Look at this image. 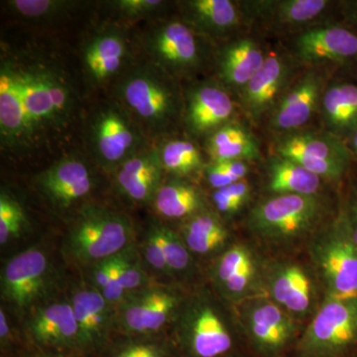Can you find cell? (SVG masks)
Wrapping results in <instances>:
<instances>
[{"instance_id":"cell-1","label":"cell","mask_w":357,"mask_h":357,"mask_svg":"<svg viewBox=\"0 0 357 357\" xmlns=\"http://www.w3.org/2000/svg\"><path fill=\"white\" fill-rule=\"evenodd\" d=\"M73 96L57 70L6 61L0 69V133L4 146L28 149L68 123Z\"/></svg>"},{"instance_id":"cell-2","label":"cell","mask_w":357,"mask_h":357,"mask_svg":"<svg viewBox=\"0 0 357 357\" xmlns=\"http://www.w3.org/2000/svg\"><path fill=\"white\" fill-rule=\"evenodd\" d=\"M311 258L325 287L326 299L357 298V244L342 208L314 237Z\"/></svg>"},{"instance_id":"cell-3","label":"cell","mask_w":357,"mask_h":357,"mask_svg":"<svg viewBox=\"0 0 357 357\" xmlns=\"http://www.w3.org/2000/svg\"><path fill=\"white\" fill-rule=\"evenodd\" d=\"M132 223L126 215L93 204L79 213L66 241V251L75 261L93 265L114 257L133 243Z\"/></svg>"},{"instance_id":"cell-4","label":"cell","mask_w":357,"mask_h":357,"mask_svg":"<svg viewBox=\"0 0 357 357\" xmlns=\"http://www.w3.org/2000/svg\"><path fill=\"white\" fill-rule=\"evenodd\" d=\"M166 73L158 66H141L129 73L119 89L126 107L153 132L168 128L180 112L177 91Z\"/></svg>"},{"instance_id":"cell-5","label":"cell","mask_w":357,"mask_h":357,"mask_svg":"<svg viewBox=\"0 0 357 357\" xmlns=\"http://www.w3.org/2000/svg\"><path fill=\"white\" fill-rule=\"evenodd\" d=\"M291 57L307 67L335 68L357 79V33L342 21L307 26L295 35Z\"/></svg>"},{"instance_id":"cell-6","label":"cell","mask_w":357,"mask_h":357,"mask_svg":"<svg viewBox=\"0 0 357 357\" xmlns=\"http://www.w3.org/2000/svg\"><path fill=\"white\" fill-rule=\"evenodd\" d=\"M323 213V201L318 195H277L252 208L248 225L265 241L285 243L311 231Z\"/></svg>"},{"instance_id":"cell-7","label":"cell","mask_w":357,"mask_h":357,"mask_svg":"<svg viewBox=\"0 0 357 357\" xmlns=\"http://www.w3.org/2000/svg\"><path fill=\"white\" fill-rule=\"evenodd\" d=\"M357 347V298L326 299L298 344L300 357H344Z\"/></svg>"},{"instance_id":"cell-8","label":"cell","mask_w":357,"mask_h":357,"mask_svg":"<svg viewBox=\"0 0 357 357\" xmlns=\"http://www.w3.org/2000/svg\"><path fill=\"white\" fill-rule=\"evenodd\" d=\"M274 149L279 156L293 160L310 172L333 182L347 177L354 163L347 142L326 130L282 134Z\"/></svg>"},{"instance_id":"cell-9","label":"cell","mask_w":357,"mask_h":357,"mask_svg":"<svg viewBox=\"0 0 357 357\" xmlns=\"http://www.w3.org/2000/svg\"><path fill=\"white\" fill-rule=\"evenodd\" d=\"M182 304L172 289L149 285L126 294L115 307V326L128 337L157 335L177 318Z\"/></svg>"},{"instance_id":"cell-10","label":"cell","mask_w":357,"mask_h":357,"mask_svg":"<svg viewBox=\"0 0 357 357\" xmlns=\"http://www.w3.org/2000/svg\"><path fill=\"white\" fill-rule=\"evenodd\" d=\"M177 323L178 340L191 357H222L231 349L229 328L215 305L204 296L182 304Z\"/></svg>"},{"instance_id":"cell-11","label":"cell","mask_w":357,"mask_h":357,"mask_svg":"<svg viewBox=\"0 0 357 357\" xmlns=\"http://www.w3.org/2000/svg\"><path fill=\"white\" fill-rule=\"evenodd\" d=\"M50 279V264L43 250L26 249L2 269V298L20 311L28 309L43 297Z\"/></svg>"},{"instance_id":"cell-12","label":"cell","mask_w":357,"mask_h":357,"mask_svg":"<svg viewBox=\"0 0 357 357\" xmlns=\"http://www.w3.org/2000/svg\"><path fill=\"white\" fill-rule=\"evenodd\" d=\"M297 63L292 57L271 54L241 95V107L250 121H261L294 83Z\"/></svg>"},{"instance_id":"cell-13","label":"cell","mask_w":357,"mask_h":357,"mask_svg":"<svg viewBox=\"0 0 357 357\" xmlns=\"http://www.w3.org/2000/svg\"><path fill=\"white\" fill-rule=\"evenodd\" d=\"M326 84L323 73L314 69L305 73L275 105L269 114V128L281 135L304 128L319 110Z\"/></svg>"},{"instance_id":"cell-14","label":"cell","mask_w":357,"mask_h":357,"mask_svg":"<svg viewBox=\"0 0 357 357\" xmlns=\"http://www.w3.org/2000/svg\"><path fill=\"white\" fill-rule=\"evenodd\" d=\"M157 66L166 72L188 73L201 63V48L196 32L187 23L170 21L160 26L147 42Z\"/></svg>"},{"instance_id":"cell-15","label":"cell","mask_w":357,"mask_h":357,"mask_svg":"<svg viewBox=\"0 0 357 357\" xmlns=\"http://www.w3.org/2000/svg\"><path fill=\"white\" fill-rule=\"evenodd\" d=\"M333 3L328 0H255L241 2V6L244 20L275 31L314 24Z\"/></svg>"},{"instance_id":"cell-16","label":"cell","mask_w":357,"mask_h":357,"mask_svg":"<svg viewBox=\"0 0 357 357\" xmlns=\"http://www.w3.org/2000/svg\"><path fill=\"white\" fill-rule=\"evenodd\" d=\"M70 302L79 328V349H102L115 326L116 307L93 286L77 289Z\"/></svg>"},{"instance_id":"cell-17","label":"cell","mask_w":357,"mask_h":357,"mask_svg":"<svg viewBox=\"0 0 357 357\" xmlns=\"http://www.w3.org/2000/svg\"><path fill=\"white\" fill-rule=\"evenodd\" d=\"M236 105L225 86L204 83L190 91L185 109L188 128L197 135H208L232 122Z\"/></svg>"},{"instance_id":"cell-18","label":"cell","mask_w":357,"mask_h":357,"mask_svg":"<svg viewBox=\"0 0 357 357\" xmlns=\"http://www.w3.org/2000/svg\"><path fill=\"white\" fill-rule=\"evenodd\" d=\"M96 153L107 166H121L132 156L139 142L135 126L123 112L116 109L103 110L93 126Z\"/></svg>"},{"instance_id":"cell-19","label":"cell","mask_w":357,"mask_h":357,"mask_svg":"<svg viewBox=\"0 0 357 357\" xmlns=\"http://www.w3.org/2000/svg\"><path fill=\"white\" fill-rule=\"evenodd\" d=\"M243 321L251 340L266 352L281 351L295 333V325L290 316L270 301L248 305Z\"/></svg>"},{"instance_id":"cell-20","label":"cell","mask_w":357,"mask_h":357,"mask_svg":"<svg viewBox=\"0 0 357 357\" xmlns=\"http://www.w3.org/2000/svg\"><path fill=\"white\" fill-rule=\"evenodd\" d=\"M28 333L42 347L79 349V328L70 301L37 310L28 321Z\"/></svg>"},{"instance_id":"cell-21","label":"cell","mask_w":357,"mask_h":357,"mask_svg":"<svg viewBox=\"0 0 357 357\" xmlns=\"http://www.w3.org/2000/svg\"><path fill=\"white\" fill-rule=\"evenodd\" d=\"M267 57L259 42L251 37H241L225 45L218 51L217 61L218 77L225 89L241 93Z\"/></svg>"},{"instance_id":"cell-22","label":"cell","mask_w":357,"mask_h":357,"mask_svg":"<svg viewBox=\"0 0 357 357\" xmlns=\"http://www.w3.org/2000/svg\"><path fill=\"white\" fill-rule=\"evenodd\" d=\"M319 110L326 131L347 140L357 128V79L340 77L328 83Z\"/></svg>"},{"instance_id":"cell-23","label":"cell","mask_w":357,"mask_h":357,"mask_svg":"<svg viewBox=\"0 0 357 357\" xmlns=\"http://www.w3.org/2000/svg\"><path fill=\"white\" fill-rule=\"evenodd\" d=\"M40 187L60 208H68L84 198L93 188V177L81 160L67 158L58 162L39 177Z\"/></svg>"},{"instance_id":"cell-24","label":"cell","mask_w":357,"mask_h":357,"mask_svg":"<svg viewBox=\"0 0 357 357\" xmlns=\"http://www.w3.org/2000/svg\"><path fill=\"white\" fill-rule=\"evenodd\" d=\"M163 170L158 151L137 152L117 169V185L136 203H150L161 187Z\"/></svg>"},{"instance_id":"cell-25","label":"cell","mask_w":357,"mask_h":357,"mask_svg":"<svg viewBox=\"0 0 357 357\" xmlns=\"http://www.w3.org/2000/svg\"><path fill=\"white\" fill-rule=\"evenodd\" d=\"M184 6L187 24L208 36L229 34L244 20L241 4L231 0H190Z\"/></svg>"},{"instance_id":"cell-26","label":"cell","mask_w":357,"mask_h":357,"mask_svg":"<svg viewBox=\"0 0 357 357\" xmlns=\"http://www.w3.org/2000/svg\"><path fill=\"white\" fill-rule=\"evenodd\" d=\"M206 148L213 162H249L261 156L255 136L243 124L234 121L211 133Z\"/></svg>"},{"instance_id":"cell-27","label":"cell","mask_w":357,"mask_h":357,"mask_svg":"<svg viewBox=\"0 0 357 357\" xmlns=\"http://www.w3.org/2000/svg\"><path fill=\"white\" fill-rule=\"evenodd\" d=\"M274 303L293 314H305L311 306L312 286L309 277L297 265L279 266L270 279Z\"/></svg>"},{"instance_id":"cell-28","label":"cell","mask_w":357,"mask_h":357,"mask_svg":"<svg viewBox=\"0 0 357 357\" xmlns=\"http://www.w3.org/2000/svg\"><path fill=\"white\" fill-rule=\"evenodd\" d=\"M268 189L276 195L314 196L321 189V178L297 162L275 154L268 161Z\"/></svg>"},{"instance_id":"cell-29","label":"cell","mask_w":357,"mask_h":357,"mask_svg":"<svg viewBox=\"0 0 357 357\" xmlns=\"http://www.w3.org/2000/svg\"><path fill=\"white\" fill-rule=\"evenodd\" d=\"M128 47L119 33L105 32L91 40L84 51V65L89 77L105 82L121 69Z\"/></svg>"},{"instance_id":"cell-30","label":"cell","mask_w":357,"mask_h":357,"mask_svg":"<svg viewBox=\"0 0 357 357\" xmlns=\"http://www.w3.org/2000/svg\"><path fill=\"white\" fill-rule=\"evenodd\" d=\"M152 203L157 213L169 220H188L204 211L203 195L198 188L185 181L162 184Z\"/></svg>"},{"instance_id":"cell-31","label":"cell","mask_w":357,"mask_h":357,"mask_svg":"<svg viewBox=\"0 0 357 357\" xmlns=\"http://www.w3.org/2000/svg\"><path fill=\"white\" fill-rule=\"evenodd\" d=\"M181 236L191 252L204 255L222 248L229 231L217 215L204 211L185 220Z\"/></svg>"},{"instance_id":"cell-32","label":"cell","mask_w":357,"mask_h":357,"mask_svg":"<svg viewBox=\"0 0 357 357\" xmlns=\"http://www.w3.org/2000/svg\"><path fill=\"white\" fill-rule=\"evenodd\" d=\"M158 153L164 170L178 177L199 172L204 166L199 148L189 140H168L160 148Z\"/></svg>"},{"instance_id":"cell-33","label":"cell","mask_w":357,"mask_h":357,"mask_svg":"<svg viewBox=\"0 0 357 357\" xmlns=\"http://www.w3.org/2000/svg\"><path fill=\"white\" fill-rule=\"evenodd\" d=\"M107 357H173V349L157 335L128 337L112 345Z\"/></svg>"},{"instance_id":"cell-34","label":"cell","mask_w":357,"mask_h":357,"mask_svg":"<svg viewBox=\"0 0 357 357\" xmlns=\"http://www.w3.org/2000/svg\"><path fill=\"white\" fill-rule=\"evenodd\" d=\"M158 225L167 265L171 275L187 271L191 265V251L185 245L182 236L162 222H159Z\"/></svg>"},{"instance_id":"cell-35","label":"cell","mask_w":357,"mask_h":357,"mask_svg":"<svg viewBox=\"0 0 357 357\" xmlns=\"http://www.w3.org/2000/svg\"><path fill=\"white\" fill-rule=\"evenodd\" d=\"M26 217L24 210L17 201L1 192L0 196V243L4 245L20 236L24 229Z\"/></svg>"},{"instance_id":"cell-36","label":"cell","mask_w":357,"mask_h":357,"mask_svg":"<svg viewBox=\"0 0 357 357\" xmlns=\"http://www.w3.org/2000/svg\"><path fill=\"white\" fill-rule=\"evenodd\" d=\"M252 262H255L252 255L245 246H231L220 256L215 264L213 271L215 282L222 288L234 275Z\"/></svg>"},{"instance_id":"cell-37","label":"cell","mask_w":357,"mask_h":357,"mask_svg":"<svg viewBox=\"0 0 357 357\" xmlns=\"http://www.w3.org/2000/svg\"><path fill=\"white\" fill-rule=\"evenodd\" d=\"M249 171L248 162L243 161L213 162L204 169L208 184L215 190L245 180Z\"/></svg>"},{"instance_id":"cell-38","label":"cell","mask_w":357,"mask_h":357,"mask_svg":"<svg viewBox=\"0 0 357 357\" xmlns=\"http://www.w3.org/2000/svg\"><path fill=\"white\" fill-rule=\"evenodd\" d=\"M121 283L126 294L150 285L149 277L143 267L135 244L129 246L121 270Z\"/></svg>"},{"instance_id":"cell-39","label":"cell","mask_w":357,"mask_h":357,"mask_svg":"<svg viewBox=\"0 0 357 357\" xmlns=\"http://www.w3.org/2000/svg\"><path fill=\"white\" fill-rule=\"evenodd\" d=\"M158 220H153L148 227L144 241H143L142 255L145 261L152 269L161 274L170 275L167 265L163 244L160 236Z\"/></svg>"},{"instance_id":"cell-40","label":"cell","mask_w":357,"mask_h":357,"mask_svg":"<svg viewBox=\"0 0 357 357\" xmlns=\"http://www.w3.org/2000/svg\"><path fill=\"white\" fill-rule=\"evenodd\" d=\"M14 13L27 18H43L62 13L70 2L51 0H15L8 2Z\"/></svg>"},{"instance_id":"cell-41","label":"cell","mask_w":357,"mask_h":357,"mask_svg":"<svg viewBox=\"0 0 357 357\" xmlns=\"http://www.w3.org/2000/svg\"><path fill=\"white\" fill-rule=\"evenodd\" d=\"M256 268L255 262L250 263L248 266L234 275L229 281H227L222 286V291L227 294L229 297L236 298L243 295L250 287L253 280H255Z\"/></svg>"},{"instance_id":"cell-42","label":"cell","mask_w":357,"mask_h":357,"mask_svg":"<svg viewBox=\"0 0 357 357\" xmlns=\"http://www.w3.org/2000/svg\"><path fill=\"white\" fill-rule=\"evenodd\" d=\"M164 2L159 0H119L115 2L119 13L126 17H140L155 13Z\"/></svg>"},{"instance_id":"cell-43","label":"cell","mask_w":357,"mask_h":357,"mask_svg":"<svg viewBox=\"0 0 357 357\" xmlns=\"http://www.w3.org/2000/svg\"><path fill=\"white\" fill-rule=\"evenodd\" d=\"M344 211L352 237L357 244V177L351 178L349 182L345 201L342 206Z\"/></svg>"},{"instance_id":"cell-44","label":"cell","mask_w":357,"mask_h":357,"mask_svg":"<svg viewBox=\"0 0 357 357\" xmlns=\"http://www.w3.org/2000/svg\"><path fill=\"white\" fill-rule=\"evenodd\" d=\"M114 257L107 258L91 265V286L100 291V293L107 287L112 277V266H114Z\"/></svg>"},{"instance_id":"cell-45","label":"cell","mask_w":357,"mask_h":357,"mask_svg":"<svg viewBox=\"0 0 357 357\" xmlns=\"http://www.w3.org/2000/svg\"><path fill=\"white\" fill-rule=\"evenodd\" d=\"M220 190H222L227 197H229L232 201L236 202L241 208H243V204H246L249 196H250V185L245 180L239 181V182L234 183V184L227 185V187Z\"/></svg>"},{"instance_id":"cell-46","label":"cell","mask_w":357,"mask_h":357,"mask_svg":"<svg viewBox=\"0 0 357 357\" xmlns=\"http://www.w3.org/2000/svg\"><path fill=\"white\" fill-rule=\"evenodd\" d=\"M342 22L357 33V0L338 2Z\"/></svg>"},{"instance_id":"cell-47","label":"cell","mask_w":357,"mask_h":357,"mask_svg":"<svg viewBox=\"0 0 357 357\" xmlns=\"http://www.w3.org/2000/svg\"><path fill=\"white\" fill-rule=\"evenodd\" d=\"M213 199L217 210L220 213H223V215H234L241 208L239 204L232 201L222 190H215V192H213Z\"/></svg>"},{"instance_id":"cell-48","label":"cell","mask_w":357,"mask_h":357,"mask_svg":"<svg viewBox=\"0 0 357 357\" xmlns=\"http://www.w3.org/2000/svg\"><path fill=\"white\" fill-rule=\"evenodd\" d=\"M11 340V331L8 325V319L3 307L0 309V342L1 347H6Z\"/></svg>"},{"instance_id":"cell-49","label":"cell","mask_w":357,"mask_h":357,"mask_svg":"<svg viewBox=\"0 0 357 357\" xmlns=\"http://www.w3.org/2000/svg\"><path fill=\"white\" fill-rule=\"evenodd\" d=\"M345 142L354 157V162H357V128L349 136Z\"/></svg>"}]
</instances>
